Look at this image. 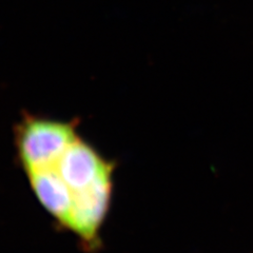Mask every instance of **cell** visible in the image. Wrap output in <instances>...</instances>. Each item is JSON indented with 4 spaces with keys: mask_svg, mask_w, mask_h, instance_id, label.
<instances>
[{
    "mask_svg": "<svg viewBox=\"0 0 253 253\" xmlns=\"http://www.w3.org/2000/svg\"><path fill=\"white\" fill-rule=\"evenodd\" d=\"M81 121L57 120L25 110L14 125L16 161L37 202L59 230L86 253L102 246L117 162L79 133Z\"/></svg>",
    "mask_w": 253,
    "mask_h": 253,
    "instance_id": "6da1fadb",
    "label": "cell"
}]
</instances>
